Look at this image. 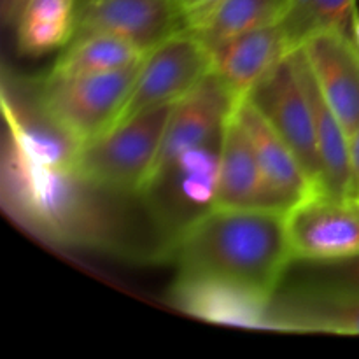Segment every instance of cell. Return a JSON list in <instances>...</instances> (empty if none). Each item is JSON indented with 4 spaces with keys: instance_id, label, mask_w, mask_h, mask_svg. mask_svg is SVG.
Listing matches in <instances>:
<instances>
[{
    "instance_id": "cell-1",
    "label": "cell",
    "mask_w": 359,
    "mask_h": 359,
    "mask_svg": "<svg viewBox=\"0 0 359 359\" xmlns=\"http://www.w3.org/2000/svg\"><path fill=\"white\" fill-rule=\"evenodd\" d=\"M177 279L266 307L291 262L286 212L214 207L170 245Z\"/></svg>"
},
{
    "instance_id": "cell-2",
    "label": "cell",
    "mask_w": 359,
    "mask_h": 359,
    "mask_svg": "<svg viewBox=\"0 0 359 359\" xmlns=\"http://www.w3.org/2000/svg\"><path fill=\"white\" fill-rule=\"evenodd\" d=\"M223 133L158 158L140 188L144 210L163 251L216 207Z\"/></svg>"
},
{
    "instance_id": "cell-3",
    "label": "cell",
    "mask_w": 359,
    "mask_h": 359,
    "mask_svg": "<svg viewBox=\"0 0 359 359\" xmlns=\"http://www.w3.org/2000/svg\"><path fill=\"white\" fill-rule=\"evenodd\" d=\"M175 104L142 112L83 144L76 156L77 170L105 189L139 195L156 160Z\"/></svg>"
},
{
    "instance_id": "cell-4",
    "label": "cell",
    "mask_w": 359,
    "mask_h": 359,
    "mask_svg": "<svg viewBox=\"0 0 359 359\" xmlns=\"http://www.w3.org/2000/svg\"><path fill=\"white\" fill-rule=\"evenodd\" d=\"M140 63L114 72L58 79L48 77L39 107L56 126L83 146L114 125Z\"/></svg>"
},
{
    "instance_id": "cell-5",
    "label": "cell",
    "mask_w": 359,
    "mask_h": 359,
    "mask_svg": "<svg viewBox=\"0 0 359 359\" xmlns=\"http://www.w3.org/2000/svg\"><path fill=\"white\" fill-rule=\"evenodd\" d=\"M210 69V51L195 34L181 30L170 35L146 53L125 105L112 126L151 109L182 100L202 83Z\"/></svg>"
},
{
    "instance_id": "cell-6",
    "label": "cell",
    "mask_w": 359,
    "mask_h": 359,
    "mask_svg": "<svg viewBox=\"0 0 359 359\" xmlns=\"http://www.w3.org/2000/svg\"><path fill=\"white\" fill-rule=\"evenodd\" d=\"M244 98L258 109L259 114L297 154L316 189L321 188L314 116L298 69L297 49L284 56Z\"/></svg>"
},
{
    "instance_id": "cell-7",
    "label": "cell",
    "mask_w": 359,
    "mask_h": 359,
    "mask_svg": "<svg viewBox=\"0 0 359 359\" xmlns=\"http://www.w3.org/2000/svg\"><path fill=\"white\" fill-rule=\"evenodd\" d=\"M291 259H333L359 252V195L316 189L286 212Z\"/></svg>"
},
{
    "instance_id": "cell-8",
    "label": "cell",
    "mask_w": 359,
    "mask_h": 359,
    "mask_svg": "<svg viewBox=\"0 0 359 359\" xmlns=\"http://www.w3.org/2000/svg\"><path fill=\"white\" fill-rule=\"evenodd\" d=\"M181 30L186 23L175 0H77L72 37L114 35L147 53Z\"/></svg>"
},
{
    "instance_id": "cell-9",
    "label": "cell",
    "mask_w": 359,
    "mask_h": 359,
    "mask_svg": "<svg viewBox=\"0 0 359 359\" xmlns=\"http://www.w3.org/2000/svg\"><path fill=\"white\" fill-rule=\"evenodd\" d=\"M235 111L244 123L255 147L265 188V207L287 212L291 207L316 191L314 182L297 154L248 98H241Z\"/></svg>"
},
{
    "instance_id": "cell-10",
    "label": "cell",
    "mask_w": 359,
    "mask_h": 359,
    "mask_svg": "<svg viewBox=\"0 0 359 359\" xmlns=\"http://www.w3.org/2000/svg\"><path fill=\"white\" fill-rule=\"evenodd\" d=\"M311 72L347 133L359 126V53L349 35L319 34L302 46Z\"/></svg>"
},
{
    "instance_id": "cell-11",
    "label": "cell",
    "mask_w": 359,
    "mask_h": 359,
    "mask_svg": "<svg viewBox=\"0 0 359 359\" xmlns=\"http://www.w3.org/2000/svg\"><path fill=\"white\" fill-rule=\"evenodd\" d=\"M290 53L291 48L280 23L269 25L214 48L210 51V70L241 100Z\"/></svg>"
},
{
    "instance_id": "cell-12",
    "label": "cell",
    "mask_w": 359,
    "mask_h": 359,
    "mask_svg": "<svg viewBox=\"0 0 359 359\" xmlns=\"http://www.w3.org/2000/svg\"><path fill=\"white\" fill-rule=\"evenodd\" d=\"M263 328L359 335V297L273 293L265 309Z\"/></svg>"
},
{
    "instance_id": "cell-13",
    "label": "cell",
    "mask_w": 359,
    "mask_h": 359,
    "mask_svg": "<svg viewBox=\"0 0 359 359\" xmlns=\"http://www.w3.org/2000/svg\"><path fill=\"white\" fill-rule=\"evenodd\" d=\"M216 207L266 209L265 188L255 147L235 107L224 126L221 142Z\"/></svg>"
},
{
    "instance_id": "cell-14",
    "label": "cell",
    "mask_w": 359,
    "mask_h": 359,
    "mask_svg": "<svg viewBox=\"0 0 359 359\" xmlns=\"http://www.w3.org/2000/svg\"><path fill=\"white\" fill-rule=\"evenodd\" d=\"M297 60L305 91L311 102L312 116H314L316 144H318V156L319 165H321V188L319 189L333 193V195H349V133L319 90L302 48L297 49Z\"/></svg>"
},
{
    "instance_id": "cell-15",
    "label": "cell",
    "mask_w": 359,
    "mask_h": 359,
    "mask_svg": "<svg viewBox=\"0 0 359 359\" xmlns=\"http://www.w3.org/2000/svg\"><path fill=\"white\" fill-rule=\"evenodd\" d=\"M146 51L107 34H86L72 37L63 46L62 55L48 77L86 76V74L114 72L142 62Z\"/></svg>"
},
{
    "instance_id": "cell-16",
    "label": "cell",
    "mask_w": 359,
    "mask_h": 359,
    "mask_svg": "<svg viewBox=\"0 0 359 359\" xmlns=\"http://www.w3.org/2000/svg\"><path fill=\"white\" fill-rule=\"evenodd\" d=\"M287 6L290 0H221L207 16L186 30L212 51L237 35L279 23Z\"/></svg>"
},
{
    "instance_id": "cell-17",
    "label": "cell",
    "mask_w": 359,
    "mask_h": 359,
    "mask_svg": "<svg viewBox=\"0 0 359 359\" xmlns=\"http://www.w3.org/2000/svg\"><path fill=\"white\" fill-rule=\"evenodd\" d=\"M276 293L359 297V252L333 259H291Z\"/></svg>"
},
{
    "instance_id": "cell-18",
    "label": "cell",
    "mask_w": 359,
    "mask_h": 359,
    "mask_svg": "<svg viewBox=\"0 0 359 359\" xmlns=\"http://www.w3.org/2000/svg\"><path fill=\"white\" fill-rule=\"evenodd\" d=\"M77 0H27L16 20L18 49L37 56L63 48L76 23Z\"/></svg>"
},
{
    "instance_id": "cell-19",
    "label": "cell",
    "mask_w": 359,
    "mask_h": 359,
    "mask_svg": "<svg viewBox=\"0 0 359 359\" xmlns=\"http://www.w3.org/2000/svg\"><path fill=\"white\" fill-rule=\"evenodd\" d=\"M356 14V0H290L279 23L294 51L319 34L351 35Z\"/></svg>"
},
{
    "instance_id": "cell-20",
    "label": "cell",
    "mask_w": 359,
    "mask_h": 359,
    "mask_svg": "<svg viewBox=\"0 0 359 359\" xmlns=\"http://www.w3.org/2000/svg\"><path fill=\"white\" fill-rule=\"evenodd\" d=\"M221 0H175L182 18H184L186 28L198 23L203 16L210 13Z\"/></svg>"
},
{
    "instance_id": "cell-21",
    "label": "cell",
    "mask_w": 359,
    "mask_h": 359,
    "mask_svg": "<svg viewBox=\"0 0 359 359\" xmlns=\"http://www.w3.org/2000/svg\"><path fill=\"white\" fill-rule=\"evenodd\" d=\"M349 168L351 193L359 195V126L349 137Z\"/></svg>"
},
{
    "instance_id": "cell-22",
    "label": "cell",
    "mask_w": 359,
    "mask_h": 359,
    "mask_svg": "<svg viewBox=\"0 0 359 359\" xmlns=\"http://www.w3.org/2000/svg\"><path fill=\"white\" fill-rule=\"evenodd\" d=\"M27 0H2V18L6 23H16Z\"/></svg>"
},
{
    "instance_id": "cell-23",
    "label": "cell",
    "mask_w": 359,
    "mask_h": 359,
    "mask_svg": "<svg viewBox=\"0 0 359 359\" xmlns=\"http://www.w3.org/2000/svg\"><path fill=\"white\" fill-rule=\"evenodd\" d=\"M351 41H353L354 48L358 49L359 53V13L356 14V18H354V23H353V28H351Z\"/></svg>"
}]
</instances>
